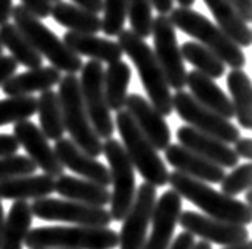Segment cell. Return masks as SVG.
Listing matches in <instances>:
<instances>
[{
  "mask_svg": "<svg viewBox=\"0 0 252 249\" xmlns=\"http://www.w3.org/2000/svg\"><path fill=\"white\" fill-rule=\"evenodd\" d=\"M168 184L172 186V190L181 198L189 200L191 205L206 213L208 218L244 227L251 224L252 213L246 203L217 192L206 182L191 179L182 173L172 171L169 173Z\"/></svg>",
  "mask_w": 252,
  "mask_h": 249,
  "instance_id": "1",
  "label": "cell"
},
{
  "mask_svg": "<svg viewBox=\"0 0 252 249\" xmlns=\"http://www.w3.org/2000/svg\"><path fill=\"white\" fill-rule=\"evenodd\" d=\"M118 37V45L122 51L134 62L136 69L141 77L142 87L149 96V102L154 106L161 117H168L172 114V94L168 87L166 78L158 64L157 58L145 40L139 38L134 32L129 29H123Z\"/></svg>",
  "mask_w": 252,
  "mask_h": 249,
  "instance_id": "2",
  "label": "cell"
},
{
  "mask_svg": "<svg viewBox=\"0 0 252 249\" xmlns=\"http://www.w3.org/2000/svg\"><path fill=\"white\" fill-rule=\"evenodd\" d=\"M11 18L15 21L13 24L28 38V42L34 47L37 53L51 62V67L72 75L82 70V58L70 51L55 32L50 31L40 19L29 13L23 5L13 6Z\"/></svg>",
  "mask_w": 252,
  "mask_h": 249,
  "instance_id": "3",
  "label": "cell"
},
{
  "mask_svg": "<svg viewBox=\"0 0 252 249\" xmlns=\"http://www.w3.org/2000/svg\"><path fill=\"white\" fill-rule=\"evenodd\" d=\"M29 249H115L118 233L109 227H38L24 240Z\"/></svg>",
  "mask_w": 252,
  "mask_h": 249,
  "instance_id": "4",
  "label": "cell"
},
{
  "mask_svg": "<svg viewBox=\"0 0 252 249\" xmlns=\"http://www.w3.org/2000/svg\"><path fill=\"white\" fill-rule=\"evenodd\" d=\"M171 23L174 28L181 29L187 35L196 38V43L208 48L216 55L225 65L231 69H243L246 64V55L243 50L233 43L217 26L209 21L206 16L200 15L190 8H174L171 11Z\"/></svg>",
  "mask_w": 252,
  "mask_h": 249,
  "instance_id": "5",
  "label": "cell"
},
{
  "mask_svg": "<svg viewBox=\"0 0 252 249\" xmlns=\"http://www.w3.org/2000/svg\"><path fill=\"white\" fill-rule=\"evenodd\" d=\"M114 124L122 136V146L132 168L137 169L147 184L154 187L166 186L169 179L166 165L161 160V156L158 155V150L141 133V129L137 128L131 115L126 110H118Z\"/></svg>",
  "mask_w": 252,
  "mask_h": 249,
  "instance_id": "6",
  "label": "cell"
},
{
  "mask_svg": "<svg viewBox=\"0 0 252 249\" xmlns=\"http://www.w3.org/2000/svg\"><path fill=\"white\" fill-rule=\"evenodd\" d=\"M58 97L63 110L64 129L70 134V141L93 158L102 155V142L88 120L82 101L80 82L75 75L67 74L61 77Z\"/></svg>",
  "mask_w": 252,
  "mask_h": 249,
  "instance_id": "7",
  "label": "cell"
},
{
  "mask_svg": "<svg viewBox=\"0 0 252 249\" xmlns=\"http://www.w3.org/2000/svg\"><path fill=\"white\" fill-rule=\"evenodd\" d=\"M102 154L110 165V218L115 222H122L136 196V169L126 155L120 141L105 139L102 144Z\"/></svg>",
  "mask_w": 252,
  "mask_h": 249,
  "instance_id": "8",
  "label": "cell"
},
{
  "mask_svg": "<svg viewBox=\"0 0 252 249\" xmlns=\"http://www.w3.org/2000/svg\"><path fill=\"white\" fill-rule=\"evenodd\" d=\"M82 101L93 129L99 139H110L115 131L104 96V67L99 61H88L82 67L80 80Z\"/></svg>",
  "mask_w": 252,
  "mask_h": 249,
  "instance_id": "9",
  "label": "cell"
},
{
  "mask_svg": "<svg viewBox=\"0 0 252 249\" xmlns=\"http://www.w3.org/2000/svg\"><path fill=\"white\" fill-rule=\"evenodd\" d=\"M172 110H176L177 115L187 123V126L200 131L203 134L216 137L227 146L235 144L241 137V131L238 129V126L201 106L191 97L190 93L184 90L176 91L172 96Z\"/></svg>",
  "mask_w": 252,
  "mask_h": 249,
  "instance_id": "10",
  "label": "cell"
},
{
  "mask_svg": "<svg viewBox=\"0 0 252 249\" xmlns=\"http://www.w3.org/2000/svg\"><path fill=\"white\" fill-rule=\"evenodd\" d=\"M154 35V55L163 70L169 88L181 91L185 87L187 70L181 55V47L177 43L176 28L172 26L168 15H158L152 23Z\"/></svg>",
  "mask_w": 252,
  "mask_h": 249,
  "instance_id": "11",
  "label": "cell"
},
{
  "mask_svg": "<svg viewBox=\"0 0 252 249\" xmlns=\"http://www.w3.org/2000/svg\"><path fill=\"white\" fill-rule=\"evenodd\" d=\"M32 216L42 220L69 222L78 227H109L110 218L109 209L82 205V203L59 200L45 196V198L34 200L31 205Z\"/></svg>",
  "mask_w": 252,
  "mask_h": 249,
  "instance_id": "12",
  "label": "cell"
},
{
  "mask_svg": "<svg viewBox=\"0 0 252 249\" xmlns=\"http://www.w3.org/2000/svg\"><path fill=\"white\" fill-rule=\"evenodd\" d=\"M157 187L142 182L136 188L134 201L122 220V232L118 233L120 249H142L147 240V230L157 203Z\"/></svg>",
  "mask_w": 252,
  "mask_h": 249,
  "instance_id": "13",
  "label": "cell"
},
{
  "mask_svg": "<svg viewBox=\"0 0 252 249\" xmlns=\"http://www.w3.org/2000/svg\"><path fill=\"white\" fill-rule=\"evenodd\" d=\"M177 224H181L187 233L193 237L196 235L208 243L231 246L249 241V230L244 225L228 224V222L212 219L195 211H182Z\"/></svg>",
  "mask_w": 252,
  "mask_h": 249,
  "instance_id": "14",
  "label": "cell"
},
{
  "mask_svg": "<svg viewBox=\"0 0 252 249\" xmlns=\"http://www.w3.org/2000/svg\"><path fill=\"white\" fill-rule=\"evenodd\" d=\"M13 136H15L19 147H23L28 156L34 161L37 168H40L43 174L50 178H61L64 174V168L59 163L55 154V149L50 146L48 139L43 136L40 128L31 120L16 122L13 126Z\"/></svg>",
  "mask_w": 252,
  "mask_h": 249,
  "instance_id": "15",
  "label": "cell"
},
{
  "mask_svg": "<svg viewBox=\"0 0 252 249\" xmlns=\"http://www.w3.org/2000/svg\"><path fill=\"white\" fill-rule=\"evenodd\" d=\"M182 213V198L174 190H166L157 198L152 214V232L142 249H168L172 243L179 216Z\"/></svg>",
  "mask_w": 252,
  "mask_h": 249,
  "instance_id": "16",
  "label": "cell"
},
{
  "mask_svg": "<svg viewBox=\"0 0 252 249\" xmlns=\"http://www.w3.org/2000/svg\"><path fill=\"white\" fill-rule=\"evenodd\" d=\"M125 110L131 115L141 133L157 150H164L171 144V131L164 117L154 109V106L141 94H128L125 101Z\"/></svg>",
  "mask_w": 252,
  "mask_h": 249,
  "instance_id": "17",
  "label": "cell"
},
{
  "mask_svg": "<svg viewBox=\"0 0 252 249\" xmlns=\"http://www.w3.org/2000/svg\"><path fill=\"white\" fill-rule=\"evenodd\" d=\"M176 137L179 141V146H182L187 150H190V152L203 156L204 160L220 166L225 171L238 166L240 158L235 155L231 146H227V144L220 142L219 139H216V137L203 134L200 131L187 126V124L177 129Z\"/></svg>",
  "mask_w": 252,
  "mask_h": 249,
  "instance_id": "18",
  "label": "cell"
},
{
  "mask_svg": "<svg viewBox=\"0 0 252 249\" xmlns=\"http://www.w3.org/2000/svg\"><path fill=\"white\" fill-rule=\"evenodd\" d=\"M55 154L63 168L70 169L72 173L83 176L86 181L94 182L97 186L109 187L110 186V173L109 168L102 165L97 158L85 154L78 149L70 139H59L55 144Z\"/></svg>",
  "mask_w": 252,
  "mask_h": 249,
  "instance_id": "19",
  "label": "cell"
},
{
  "mask_svg": "<svg viewBox=\"0 0 252 249\" xmlns=\"http://www.w3.org/2000/svg\"><path fill=\"white\" fill-rule=\"evenodd\" d=\"M164 158L174 168V171L182 173L191 179L206 182V184H220L225 178V169L190 152L179 144H169L164 149Z\"/></svg>",
  "mask_w": 252,
  "mask_h": 249,
  "instance_id": "20",
  "label": "cell"
},
{
  "mask_svg": "<svg viewBox=\"0 0 252 249\" xmlns=\"http://www.w3.org/2000/svg\"><path fill=\"white\" fill-rule=\"evenodd\" d=\"M185 85L189 87L191 97L200 102L201 106L212 110L225 120H230L235 117L230 97L223 93L222 88L212 78L200 74L198 70H190L187 72Z\"/></svg>",
  "mask_w": 252,
  "mask_h": 249,
  "instance_id": "21",
  "label": "cell"
},
{
  "mask_svg": "<svg viewBox=\"0 0 252 249\" xmlns=\"http://www.w3.org/2000/svg\"><path fill=\"white\" fill-rule=\"evenodd\" d=\"M64 45L70 51H74L77 56H88L93 61L99 62H117L122 61L123 51L117 42H112L109 38H102L97 35L77 34V32H65L63 37Z\"/></svg>",
  "mask_w": 252,
  "mask_h": 249,
  "instance_id": "22",
  "label": "cell"
},
{
  "mask_svg": "<svg viewBox=\"0 0 252 249\" xmlns=\"http://www.w3.org/2000/svg\"><path fill=\"white\" fill-rule=\"evenodd\" d=\"M61 82V72L58 69L46 65V67L31 69L23 74L10 77L2 85V91L8 97H21V96H32V93H43V91L51 90L55 85Z\"/></svg>",
  "mask_w": 252,
  "mask_h": 249,
  "instance_id": "23",
  "label": "cell"
},
{
  "mask_svg": "<svg viewBox=\"0 0 252 249\" xmlns=\"http://www.w3.org/2000/svg\"><path fill=\"white\" fill-rule=\"evenodd\" d=\"M55 192L69 201L82 203V205L105 208L110 203V192L107 187L97 186L94 182L78 179L74 176L63 174L55 181Z\"/></svg>",
  "mask_w": 252,
  "mask_h": 249,
  "instance_id": "24",
  "label": "cell"
},
{
  "mask_svg": "<svg viewBox=\"0 0 252 249\" xmlns=\"http://www.w3.org/2000/svg\"><path fill=\"white\" fill-rule=\"evenodd\" d=\"M55 192V179L46 174H31L23 178L0 181V198L3 200H38Z\"/></svg>",
  "mask_w": 252,
  "mask_h": 249,
  "instance_id": "25",
  "label": "cell"
},
{
  "mask_svg": "<svg viewBox=\"0 0 252 249\" xmlns=\"http://www.w3.org/2000/svg\"><path fill=\"white\" fill-rule=\"evenodd\" d=\"M209 11L216 19V26L225 35L240 48H246L251 45V29L236 13L233 3L230 0H204Z\"/></svg>",
  "mask_w": 252,
  "mask_h": 249,
  "instance_id": "26",
  "label": "cell"
},
{
  "mask_svg": "<svg viewBox=\"0 0 252 249\" xmlns=\"http://www.w3.org/2000/svg\"><path fill=\"white\" fill-rule=\"evenodd\" d=\"M32 211L28 201H15L3 224L0 249H23L24 240L32 225Z\"/></svg>",
  "mask_w": 252,
  "mask_h": 249,
  "instance_id": "27",
  "label": "cell"
},
{
  "mask_svg": "<svg viewBox=\"0 0 252 249\" xmlns=\"http://www.w3.org/2000/svg\"><path fill=\"white\" fill-rule=\"evenodd\" d=\"M50 16L64 28L70 29V32H77V34L96 35L101 31V19L97 15L78 8L74 3H65L63 0L51 6Z\"/></svg>",
  "mask_w": 252,
  "mask_h": 249,
  "instance_id": "28",
  "label": "cell"
},
{
  "mask_svg": "<svg viewBox=\"0 0 252 249\" xmlns=\"http://www.w3.org/2000/svg\"><path fill=\"white\" fill-rule=\"evenodd\" d=\"M227 87L231 94V106L238 124L243 129L252 126V110H251V80L243 69H233L227 75Z\"/></svg>",
  "mask_w": 252,
  "mask_h": 249,
  "instance_id": "29",
  "label": "cell"
},
{
  "mask_svg": "<svg viewBox=\"0 0 252 249\" xmlns=\"http://www.w3.org/2000/svg\"><path fill=\"white\" fill-rule=\"evenodd\" d=\"M131 80V67L125 61L109 64L104 70V96L109 110H123L128 97V87Z\"/></svg>",
  "mask_w": 252,
  "mask_h": 249,
  "instance_id": "30",
  "label": "cell"
},
{
  "mask_svg": "<svg viewBox=\"0 0 252 249\" xmlns=\"http://www.w3.org/2000/svg\"><path fill=\"white\" fill-rule=\"evenodd\" d=\"M0 43H2L3 48H8L11 58L18 64L29 69L42 67L43 58L37 53L34 47L28 42V38L18 31V28L13 23L0 26Z\"/></svg>",
  "mask_w": 252,
  "mask_h": 249,
  "instance_id": "31",
  "label": "cell"
},
{
  "mask_svg": "<svg viewBox=\"0 0 252 249\" xmlns=\"http://www.w3.org/2000/svg\"><path fill=\"white\" fill-rule=\"evenodd\" d=\"M37 114L38 120H40V131L46 139H63L65 129L58 93H55L53 90L43 91L37 99Z\"/></svg>",
  "mask_w": 252,
  "mask_h": 249,
  "instance_id": "32",
  "label": "cell"
},
{
  "mask_svg": "<svg viewBox=\"0 0 252 249\" xmlns=\"http://www.w3.org/2000/svg\"><path fill=\"white\" fill-rule=\"evenodd\" d=\"M181 55L184 61L195 65V70L212 78V80L220 78L225 74V64L216 55H212L208 48L201 47L200 43L185 42L181 47Z\"/></svg>",
  "mask_w": 252,
  "mask_h": 249,
  "instance_id": "33",
  "label": "cell"
},
{
  "mask_svg": "<svg viewBox=\"0 0 252 249\" xmlns=\"http://www.w3.org/2000/svg\"><path fill=\"white\" fill-rule=\"evenodd\" d=\"M37 112V99L34 96L8 97L0 101V126L21 120H29Z\"/></svg>",
  "mask_w": 252,
  "mask_h": 249,
  "instance_id": "34",
  "label": "cell"
},
{
  "mask_svg": "<svg viewBox=\"0 0 252 249\" xmlns=\"http://www.w3.org/2000/svg\"><path fill=\"white\" fill-rule=\"evenodd\" d=\"M128 2V15L131 24V32L139 38H147L152 35V23H154V15H152V3L150 0H126Z\"/></svg>",
  "mask_w": 252,
  "mask_h": 249,
  "instance_id": "35",
  "label": "cell"
},
{
  "mask_svg": "<svg viewBox=\"0 0 252 249\" xmlns=\"http://www.w3.org/2000/svg\"><path fill=\"white\" fill-rule=\"evenodd\" d=\"M104 18L101 19V31L105 35L115 37L125 29L128 2L126 0H104Z\"/></svg>",
  "mask_w": 252,
  "mask_h": 249,
  "instance_id": "36",
  "label": "cell"
},
{
  "mask_svg": "<svg viewBox=\"0 0 252 249\" xmlns=\"http://www.w3.org/2000/svg\"><path fill=\"white\" fill-rule=\"evenodd\" d=\"M251 178H252V168L251 163H244V165H238L233 168L230 174H225V178L220 182V190L223 195L236 198V195L246 192L251 188Z\"/></svg>",
  "mask_w": 252,
  "mask_h": 249,
  "instance_id": "37",
  "label": "cell"
},
{
  "mask_svg": "<svg viewBox=\"0 0 252 249\" xmlns=\"http://www.w3.org/2000/svg\"><path fill=\"white\" fill-rule=\"evenodd\" d=\"M37 166L26 155H6L0 156V181L23 178L35 173Z\"/></svg>",
  "mask_w": 252,
  "mask_h": 249,
  "instance_id": "38",
  "label": "cell"
},
{
  "mask_svg": "<svg viewBox=\"0 0 252 249\" xmlns=\"http://www.w3.org/2000/svg\"><path fill=\"white\" fill-rule=\"evenodd\" d=\"M21 5L35 18H48L51 15L53 3L50 0H21Z\"/></svg>",
  "mask_w": 252,
  "mask_h": 249,
  "instance_id": "39",
  "label": "cell"
},
{
  "mask_svg": "<svg viewBox=\"0 0 252 249\" xmlns=\"http://www.w3.org/2000/svg\"><path fill=\"white\" fill-rule=\"evenodd\" d=\"M18 69V62L11 56H0V87L8 80L10 77L15 75Z\"/></svg>",
  "mask_w": 252,
  "mask_h": 249,
  "instance_id": "40",
  "label": "cell"
},
{
  "mask_svg": "<svg viewBox=\"0 0 252 249\" xmlns=\"http://www.w3.org/2000/svg\"><path fill=\"white\" fill-rule=\"evenodd\" d=\"M19 150V144L13 134H0V156L15 155Z\"/></svg>",
  "mask_w": 252,
  "mask_h": 249,
  "instance_id": "41",
  "label": "cell"
},
{
  "mask_svg": "<svg viewBox=\"0 0 252 249\" xmlns=\"http://www.w3.org/2000/svg\"><path fill=\"white\" fill-rule=\"evenodd\" d=\"M231 149H233V152L238 158L249 160L251 152H252V142L249 137H240V139L235 142V147H231Z\"/></svg>",
  "mask_w": 252,
  "mask_h": 249,
  "instance_id": "42",
  "label": "cell"
},
{
  "mask_svg": "<svg viewBox=\"0 0 252 249\" xmlns=\"http://www.w3.org/2000/svg\"><path fill=\"white\" fill-rule=\"evenodd\" d=\"M233 3L236 13L240 15V18L243 19L244 23H251L252 18V11H251V0H230Z\"/></svg>",
  "mask_w": 252,
  "mask_h": 249,
  "instance_id": "43",
  "label": "cell"
},
{
  "mask_svg": "<svg viewBox=\"0 0 252 249\" xmlns=\"http://www.w3.org/2000/svg\"><path fill=\"white\" fill-rule=\"evenodd\" d=\"M195 245V237L190 235L187 232L179 233L174 238V243H171V246L168 249H191Z\"/></svg>",
  "mask_w": 252,
  "mask_h": 249,
  "instance_id": "44",
  "label": "cell"
},
{
  "mask_svg": "<svg viewBox=\"0 0 252 249\" xmlns=\"http://www.w3.org/2000/svg\"><path fill=\"white\" fill-rule=\"evenodd\" d=\"M72 2L78 8H83L93 13V15H99L102 11V5H104V0H72Z\"/></svg>",
  "mask_w": 252,
  "mask_h": 249,
  "instance_id": "45",
  "label": "cell"
},
{
  "mask_svg": "<svg viewBox=\"0 0 252 249\" xmlns=\"http://www.w3.org/2000/svg\"><path fill=\"white\" fill-rule=\"evenodd\" d=\"M150 3L160 15H168L174 8V0H150Z\"/></svg>",
  "mask_w": 252,
  "mask_h": 249,
  "instance_id": "46",
  "label": "cell"
},
{
  "mask_svg": "<svg viewBox=\"0 0 252 249\" xmlns=\"http://www.w3.org/2000/svg\"><path fill=\"white\" fill-rule=\"evenodd\" d=\"M11 10H13V0H0V26L8 23L11 18Z\"/></svg>",
  "mask_w": 252,
  "mask_h": 249,
  "instance_id": "47",
  "label": "cell"
},
{
  "mask_svg": "<svg viewBox=\"0 0 252 249\" xmlns=\"http://www.w3.org/2000/svg\"><path fill=\"white\" fill-rule=\"evenodd\" d=\"M3 224H5V213H3V205H2V201H0V246H2Z\"/></svg>",
  "mask_w": 252,
  "mask_h": 249,
  "instance_id": "48",
  "label": "cell"
},
{
  "mask_svg": "<svg viewBox=\"0 0 252 249\" xmlns=\"http://www.w3.org/2000/svg\"><path fill=\"white\" fill-rule=\"evenodd\" d=\"M222 249H252L251 248V243L249 241H244V243H240V245H231V246H225Z\"/></svg>",
  "mask_w": 252,
  "mask_h": 249,
  "instance_id": "49",
  "label": "cell"
},
{
  "mask_svg": "<svg viewBox=\"0 0 252 249\" xmlns=\"http://www.w3.org/2000/svg\"><path fill=\"white\" fill-rule=\"evenodd\" d=\"M191 249H212V246H211V243H208V241L201 240L200 243H195Z\"/></svg>",
  "mask_w": 252,
  "mask_h": 249,
  "instance_id": "50",
  "label": "cell"
},
{
  "mask_svg": "<svg viewBox=\"0 0 252 249\" xmlns=\"http://www.w3.org/2000/svg\"><path fill=\"white\" fill-rule=\"evenodd\" d=\"M176 2L181 5V8H190L195 3V0H176Z\"/></svg>",
  "mask_w": 252,
  "mask_h": 249,
  "instance_id": "51",
  "label": "cell"
},
{
  "mask_svg": "<svg viewBox=\"0 0 252 249\" xmlns=\"http://www.w3.org/2000/svg\"><path fill=\"white\" fill-rule=\"evenodd\" d=\"M244 203H246V205L251 208V203H252V193H251V188H248V190H246V201H244Z\"/></svg>",
  "mask_w": 252,
  "mask_h": 249,
  "instance_id": "52",
  "label": "cell"
},
{
  "mask_svg": "<svg viewBox=\"0 0 252 249\" xmlns=\"http://www.w3.org/2000/svg\"><path fill=\"white\" fill-rule=\"evenodd\" d=\"M2 53H3V47H2V43H0V56H2Z\"/></svg>",
  "mask_w": 252,
  "mask_h": 249,
  "instance_id": "53",
  "label": "cell"
},
{
  "mask_svg": "<svg viewBox=\"0 0 252 249\" xmlns=\"http://www.w3.org/2000/svg\"><path fill=\"white\" fill-rule=\"evenodd\" d=\"M50 2H61V0H50Z\"/></svg>",
  "mask_w": 252,
  "mask_h": 249,
  "instance_id": "54",
  "label": "cell"
}]
</instances>
